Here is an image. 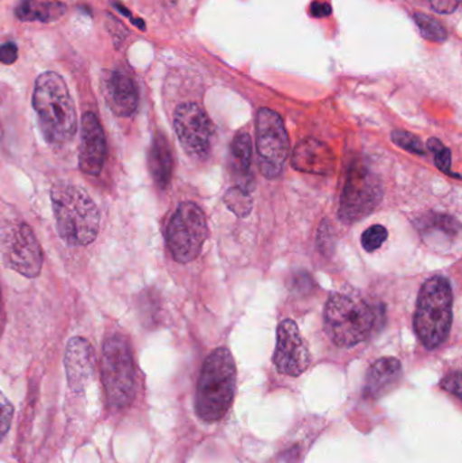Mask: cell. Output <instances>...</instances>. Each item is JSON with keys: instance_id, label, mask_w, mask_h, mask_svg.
I'll return each instance as SVG.
<instances>
[{"instance_id": "obj_31", "label": "cell", "mask_w": 462, "mask_h": 463, "mask_svg": "<svg viewBox=\"0 0 462 463\" xmlns=\"http://www.w3.org/2000/svg\"><path fill=\"white\" fill-rule=\"evenodd\" d=\"M331 13H333V8L327 2L316 0L311 5V14L315 18H325V16L331 15Z\"/></svg>"}, {"instance_id": "obj_27", "label": "cell", "mask_w": 462, "mask_h": 463, "mask_svg": "<svg viewBox=\"0 0 462 463\" xmlns=\"http://www.w3.org/2000/svg\"><path fill=\"white\" fill-rule=\"evenodd\" d=\"M18 59V46L13 41L0 45V62L5 65L14 64Z\"/></svg>"}, {"instance_id": "obj_10", "label": "cell", "mask_w": 462, "mask_h": 463, "mask_svg": "<svg viewBox=\"0 0 462 463\" xmlns=\"http://www.w3.org/2000/svg\"><path fill=\"white\" fill-rule=\"evenodd\" d=\"M0 250L8 269L27 278L40 275L43 264L42 250L26 222L7 225L0 231Z\"/></svg>"}, {"instance_id": "obj_21", "label": "cell", "mask_w": 462, "mask_h": 463, "mask_svg": "<svg viewBox=\"0 0 462 463\" xmlns=\"http://www.w3.org/2000/svg\"><path fill=\"white\" fill-rule=\"evenodd\" d=\"M251 193L235 186L224 195V203L239 217L249 216L252 209Z\"/></svg>"}, {"instance_id": "obj_26", "label": "cell", "mask_w": 462, "mask_h": 463, "mask_svg": "<svg viewBox=\"0 0 462 463\" xmlns=\"http://www.w3.org/2000/svg\"><path fill=\"white\" fill-rule=\"evenodd\" d=\"M14 407L7 397L0 392V440L5 437L13 421Z\"/></svg>"}, {"instance_id": "obj_25", "label": "cell", "mask_w": 462, "mask_h": 463, "mask_svg": "<svg viewBox=\"0 0 462 463\" xmlns=\"http://www.w3.org/2000/svg\"><path fill=\"white\" fill-rule=\"evenodd\" d=\"M387 239L388 231L382 225H373V227L368 228V230L363 232L361 241H363V247L365 248V250L374 252V250H379L384 244Z\"/></svg>"}, {"instance_id": "obj_19", "label": "cell", "mask_w": 462, "mask_h": 463, "mask_svg": "<svg viewBox=\"0 0 462 463\" xmlns=\"http://www.w3.org/2000/svg\"><path fill=\"white\" fill-rule=\"evenodd\" d=\"M252 141L249 133H239L231 146V168L236 179V186L246 192L254 189V178L251 171Z\"/></svg>"}, {"instance_id": "obj_30", "label": "cell", "mask_w": 462, "mask_h": 463, "mask_svg": "<svg viewBox=\"0 0 462 463\" xmlns=\"http://www.w3.org/2000/svg\"><path fill=\"white\" fill-rule=\"evenodd\" d=\"M111 5H113L114 10L118 11L121 15L127 16V19H129L130 22H132L133 24H135L136 27H137L138 30H141V32H144V30L146 29V22L143 21L141 18H136V16H133V14L130 13L129 10H127V7H125L122 3L116 2V0H113L111 2Z\"/></svg>"}, {"instance_id": "obj_12", "label": "cell", "mask_w": 462, "mask_h": 463, "mask_svg": "<svg viewBox=\"0 0 462 463\" xmlns=\"http://www.w3.org/2000/svg\"><path fill=\"white\" fill-rule=\"evenodd\" d=\"M273 362L278 373L290 377H298L308 369L311 354L295 321L284 320L279 324Z\"/></svg>"}, {"instance_id": "obj_13", "label": "cell", "mask_w": 462, "mask_h": 463, "mask_svg": "<svg viewBox=\"0 0 462 463\" xmlns=\"http://www.w3.org/2000/svg\"><path fill=\"white\" fill-rule=\"evenodd\" d=\"M108 155L105 130L97 114H84L80 125L79 167L87 175L98 176L102 173Z\"/></svg>"}, {"instance_id": "obj_3", "label": "cell", "mask_w": 462, "mask_h": 463, "mask_svg": "<svg viewBox=\"0 0 462 463\" xmlns=\"http://www.w3.org/2000/svg\"><path fill=\"white\" fill-rule=\"evenodd\" d=\"M236 388V366L227 348H217L206 358L198 380L195 412L201 420L216 423L227 415Z\"/></svg>"}, {"instance_id": "obj_8", "label": "cell", "mask_w": 462, "mask_h": 463, "mask_svg": "<svg viewBox=\"0 0 462 463\" xmlns=\"http://www.w3.org/2000/svg\"><path fill=\"white\" fill-rule=\"evenodd\" d=\"M165 239L178 263L194 260L208 239V222L203 209L193 203H182L168 222Z\"/></svg>"}, {"instance_id": "obj_22", "label": "cell", "mask_w": 462, "mask_h": 463, "mask_svg": "<svg viewBox=\"0 0 462 463\" xmlns=\"http://www.w3.org/2000/svg\"><path fill=\"white\" fill-rule=\"evenodd\" d=\"M415 22L420 26L423 37L434 43H444L448 38V32L437 19L426 15V14H415Z\"/></svg>"}, {"instance_id": "obj_16", "label": "cell", "mask_w": 462, "mask_h": 463, "mask_svg": "<svg viewBox=\"0 0 462 463\" xmlns=\"http://www.w3.org/2000/svg\"><path fill=\"white\" fill-rule=\"evenodd\" d=\"M292 165L303 173L331 175L335 170V156L327 144L316 138H306L293 151Z\"/></svg>"}, {"instance_id": "obj_28", "label": "cell", "mask_w": 462, "mask_h": 463, "mask_svg": "<svg viewBox=\"0 0 462 463\" xmlns=\"http://www.w3.org/2000/svg\"><path fill=\"white\" fill-rule=\"evenodd\" d=\"M442 388L445 391L450 392V393L455 394L457 399H461V375L460 373L455 372L452 374L448 375L444 381L441 383Z\"/></svg>"}, {"instance_id": "obj_2", "label": "cell", "mask_w": 462, "mask_h": 463, "mask_svg": "<svg viewBox=\"0 0 462 463\" xmlns=\"http://www.w3.org/2000/svg\"><path fill=\"white\" fill-rule=\"evenodd\" d=\"M51 200L62 241L80 247L97 239L100 228L99 209L83 189L75 184H59L52 189Z\"/></svg>"}, {"instance_id": "obj_24", "label": "cell", "mask_w": 462, "mask_h": 463, "mask_svg": "<svg viewBox=\"0 0 462 463\" xmlns=\"http://www.w3.org/2000/svg\"><path fill=\"white\" fill-rule=\"evenodd\" d=\"M392 141L396 146L401 148L406 149V151L411 152L415 155H426L425 146L420 137L412 135V133L404 132V130H395L392 133Z\"/></svg>"}, {"instance_id": "obj_20", "label": "cell", "mask_w": 462, "mask_h": 463, "mask_svg": "<svg viewBox=\"0 0 462 463\" xmlns=\"http://www.w3.org/2000/svg\"><path fill=\"white\" fill-rule=\"evenodd\" d=\"M67 14V5L61 2H38V0H22L15 8L16 18L24 22L59 21Z\"/></svg>"}, {"instance_id": "obj_29", "label": "cell", "mask_w": 462, "mask_h": 463, "mask_svg": "<svg viewBox=\"0 0 462 463\" xmlns=\"http://www.w3.org/2000/svg\"><path fill=\"white\" fill-rule=\"evenodd\" d=\"M431 7L439 14H452L460 5V0H430Z\"/></svg>"}, {"instance_id": "obj_23", "label": "cell", "mask_w": 462, "mask_h": 463, "mask_svg": "<svg viewBox=\"0 0 462 463\" xmlns=\"http://www.w3.org/2000/svg\"><path fill=\"white\" fill-rule=\"evenodd\" d=\"M428 146L434 154V160H436L437 167H438L442 173L448 174V175H453L452 154H450L449 148L445 146L441 141L437 140V138H430V140H429Z\"/></svg>"}, {"instance_id": "obj_11", "label": "cell", "mask_w": 462, "mask_h": 463, "mask_svg": "<svg viewBox=\"0 0 462 463\" xmlns=\"http://www.w3.org/2000/svg\"><path fill=\"white\" fill-rule=\"evenodd\" d=\"M174 129L187 155L197 159L208 157L212 148L213 128L208 114L198 103H182L176 108Z\"/></svg>"}, {"instance_id": "obj_6", "label": "cell", "mask_w": 462, "mask_h": 463, "mask_svg": "<svg viewBox=\"0 0 462 463\" xmlns=\"http://www.w3.org/2000/svg\"><path fill=\"white\" fill-rule=\"evenodd\" d=\"M100 373L108 404L117 410L132 404L136 396V370L129 343L116 334L103 343Z\"/></svg>"}, {"instance_id": "obj_4", "label": "cell", "mask_w": 462, "mask_h": 463, "mask_svg": "<svg viewBox=\"0 0 462 463\" xmlns=\"http://www.w3.org/2000/svg\"><path fill=\"white\" fill-rule=\"evenodd\" d=\"M452 323V283L448 278L436 275L420 288L415 310V332L426 348L434 350L447 342Z\"/></svg>"}, {"instance_id": "obj_7", "label": "cell", "mask_w": 462, "mask_h": 463, "mask_svg": "<svg viewBox=\"0 0 462 463\" xmlns=\"http://www.w3.org/2000/svg\"><path fill=\"white\" fill-rule=\"evenodd\" d=\"M382 184L376 173L363 162L353 163L342 192L339 219L346 224L361 222L382 203Z\"/></svg>"}, {"instance_id": "obj_9", "label": "cell", "mask_w": 462, "mask_h": 463, "mask_svg": "<svg viewBox=\"0 0 462 463\" xmlns=\"http://www.w3.org/2000/svg\"><path fill=\"white\" fill-rule=\"evenodd\" d=\"M258 167L265 178L281 175L289 156V135L284 121L276 111L260 109L255 119Z\"/></svg>"}, {"instance_id": "obj_14", "label": "cell", "mask_w": 462, "mask_h": 463, "mask_svg": "<svg viewBox=\"0 0 462 463\" xmlns=\"http://www.w3.org/2000/svg\"><path fill=\"white\" fill-rule=\"evenodd\" d=\"M100 90L108 109L116 116L132 117L137 111L140 95L132 78L119 71H103Z\"/></svg>"}, {"instance_id": "obj_17", "label": "cell", "mask_w": 462, "mask_h": 463, "mask_svg": "<svg viewBox=\"0 0 462 463\" xmlns=\"http://www.w3.org/2000/svg\"><path fill=\"white\" fill-rule=\"evenodd\" d=\"M401 364L396 358H382L374 362L366 375L363 396L377 400L398 385L401 378Z\"/></svg>"}, {"instance_id": "obj_18", "label": "cell", "mask_w": 462, "mask_h": 463, "mask_svg": "<svg viewBox=\"0 0 462 463\" xmlns=\"http://www.w3.org/2000/svg\"><path fill=\"white\" fill-rule=\"evenodd\" d=\"M148 170L159 189L165 190L173 178V149L163 133H156L152 138L148 151Z\"/></svg>"}, {"instance_id": "obj_15", "label": "cell", "mask_w": 462, "mask_h": 463, "mask_svg": "<svg viewBox=\"0 0 462 463\" xmlns=\"http://www.w3.org/2000/svg\"><path fill=\"white\" fill-rule=\"evenodd\" d=\"M65 373L68 385L75 393L83 392L94 378L97 355L94 347L84 337H72L65 348Z\"/></svg>"}, {"instance_id": "obj_5", "label": "cell", "mask_w": 462, "mask_h": 463, "mask_svg": "<svg viewBox=\"0 0 462 463\" xmlns=\"http://www.w3.org/2000/svg\"><path fill=\"white\" fill-rule=\"evenodd\" d=\"M377 310L358 297L333 294L325 307V326L338 347H354L365 342L376 328Z\"/></svg>"}, {"instance_id": "obj_1", "label": "cell", "mask_w": 462, "mask_h": 463, "mask_svg": "<svg viewBox=\"0 0 462 463\" xmlns=\"http://www.w3.org/2000/svg\"><path fill=\"white\" fill-rule=\"evenodd\" d=\"M33 108L43 138L52 146H64L75 137L78 114L67 83L59 73H41L33 91Z\"/></svg>"}]
</instances>
